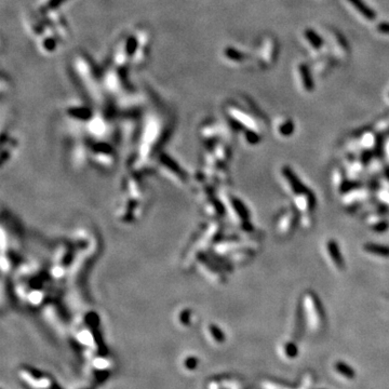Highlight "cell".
<instances>
[{
  "mask_svg": "<svg viewBox=\"0 0 389 389\" xmlns=\"http://www.w3.org/2000/svg\"><path fill=\"white\" fill-rule=\"evenodd\" d=\"M354 7L360 12L362 15H364L367 19H374L375 18V13L373 10L368 8L364 3H362V0H349Z\"/></svg>",
  "mask_w": 389,
  "mask_h": 389,
  "instance_id": "8992f818",
  "label": "cell"
},
{
  "mask_svg": "<svg viewBox=\"0 0 389 389\" xmlns=\"http://www.w3.org/2000/svg\"><path fill=\"white\" fill-rule=\"evenodd\" d=\"M325 250L327 253V256L330 257L331 264L336 269H343L344 268V259L342 256V253L340 252V248L338 244H336L335 241L330 240L325 244Z\"/></svg>",
  "mask_w": 389,
  "mask_h": 389,
  "instance_id": "3957f363",
  "label": "cell"
},
{
  "mask_svg": "<svg viewBox=\"0 0 389 389\" xmlns=\"http://www.w3.org/2000/svg\"><path fill=\"white\" fill-rule=\"evenodd\" d=\"M286 353H288V355L290 356V357H295L296 353H297V349H296L295 344H292V343L288 344L286 345Z\"/></svg>",
  "mask_w": 389,
  "mask_h": 389,
  "instance_id": "9c48e42d",
  "label": "cell"
},
{
  "mask_svg": "<svg viewBox=\"0 0 389 389\" xmlns=\"http://www.w3.org/2000/svg\"><path fill=\"white\" fill-rule=\"evenodd\" d=\"M315 197L312 193H309L307 189L305 192L296 195L295 206L303 213H311L315 208Z\"/></svg>",
  "mask_w": 389,
  "mask_h": 389,
  "instance_id": "7a4b0ae2",
  "label": "cell"
},
{
  "mask_svg": "<svg viewBox=\"0 0 389 389\" xmlns=\"http://www.w3.org/2000/svg\"><path fill=\"white\" fill-rule=\"evenodd\" d=\"M364 251L368 254L378 256V257H389V248L385 245L374 244V243H367L363 247Z\"/></svg>",
  "mask_w": 389,
  "mask_h": 389,
  "instance_id": "5b68a950",
  "label": "cell"
},
{
  "mask_svg": "<svg viewBox=\"0 0 389 389\" xmlns=\"http://www.w3.org/2000/svg\"><path fill=\"white\" fill-rule=\"evenodd\" d=\"M281 174H282L283 181L285 183V186H286V188L289 189V191L294 193V194H296V195L301 194V193H303V192L306 191L305 186L301 183V181H300V179H298V177L291 171L290 168L284 167L282 169Z\"/></svg>",
  "mask_w": 389,
  "mask_h": 389,
  "instance_id": "6da1fadb",
  "label": "cell"
},
{
  "mask_svg": "<svg viewBox=\"0 0 389 389\" xmlns=\"http://www.w3.org/2000/svg\"><path fill=\"white\" fill-rule=\"evenodd\" d=\"M295 213L293 211H286L280 218H279L277 231L281 235H288L292 233L295 226Z\"/></svg>",
  "mask_w": 389,
  "mask_h": 389,
  "instance_id": "277c9868",
  "label": "cell"
},
{
  "mask_svg": "<svg viewBox=\"0 0 389 389\" xmlns=\"http://www.w3.org/2000/svg\"><path fill=\"white\" fill-rule=\"evenodd\" d=\"M293 131V125L291 122H286L280 128V132L283 135H289Z\"/></svg>",
  "mask_w": 389,
  "mask_h": 389,
  "instance_id": "ba28073f",
  "label": "cell"
},
{
  "mask_svg": "<svg viewBox=\"0 0 389 389\" xmlns=\"http://www.w3.org/2000/svg\"><path fill=\"white\" fill-rule=\"evenodd\" d=\"M335 367H336V370L338 372H340L341 374H343L344 376H346L348 378L355 377V372H354L353 368L351 366H349V365H347V364H345L343 362H336Z\"/></svg>",
  "mask_w": 389,
  "mask_h": 389,
  "instance_id": "52a82bcc",
  "label": "cell"
}]
</instances>
